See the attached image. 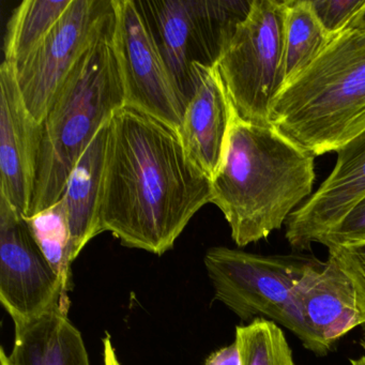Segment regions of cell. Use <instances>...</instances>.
<instances>
[{"label": "cell", "mask_w": 365, "mask_h": 365, "mask_svg": "<svg viewBox=\"0 0 365 365\" xmlns=\"http://www.w3.org/2000/svg\"><path fill=\"white\" fill-rule=\"evenodd\" d=\"M110 123L99 130L76 162L61 200L71 232L74 260L95 237L101 234L100 200Z\"/></svg>", "instance_id": "cell-15"}, {"label": "cell", "mask_w": 365, "mask_h": 365, "mask_svg": "<svg viewBox=\"0 0 365 365\" xmlns=\"http://www.w3.org/2000/svg\"><path fill=\"white\" fill-rule=\"evenodd\" d=\"M362 347L364 348V350H365V337H364V339H363V341H362Z\"/></svg>", "instance_id": "cell-28"}, {"label": "cell", "mask_w": 365, "mask_h": 365, "mask_svg": "<svg viewBox=\"0 0 365 365\" xmlns=\"http://www.w3.org/2000/svg\"><path fill=\"white\" fill-rule=\"evenodd\" d=\"M211 198L212 182L190 159L179 132L130 108L113 116L101 232H112L123 247L163 255Z\"/></svg>", "instance_id": "cell-1"}, {"label": "cell", "mask_w": 365, "mask_h": 365, "mask_svg": "<svg viewBox=\"0 0 365 365\" xmlns=\"http://www.w3.org/2000/svg\"><path fill=\"white\" fill-rule=\"evenodd\" d=\"M113 29L114 26L72 70L40 123L35 189L27 217L61 200L81 155L99 130L125 108Z\"/></svg>", "instance_id": "cell-4"}, {"label": "cell", "mask_w": 365, "mask_h": 365, "mask_svg": "<svg viewBox=\"0 0 365 365\" xmlns=\"http://www.w3.org/2000/svg\"><path fill=\"white\" fill-rule=\"evenodd\" d=\"M205 365H242L236 341L213 352L207 359Z\"/></svg>", "instance_id": "cell-24"}, {"label": "cell", "mask_w": 365, "mask_h": 365, "mask_svg": "<svg viewBox=\"0 0 365 365\" xmlns=\"http://www.w3.org/2000/svg\"><path fill=\"white\" fill-rule=\"evenodd\" d=\"M287 1L253 0L217 63L239 118L270 127L271 108L285 87Z\"/></svg>", "instance_id": "cell-6"}, {"label": "cell", "mask_w": 365, "mask_h": 365, "mask_svg": "<svg viewBox=\"0 0 365 365\" xmlns=\"http://www.w3.org/2000/svg\"><path fill=\"white\" fill-rule=\"evenodd\" d=\"M363 240H365V196L322 238L320 245L330 247Z\"/></svg>", "instance_id": "cell-23"}, {"label": "cell", "mask_w": 365, "mask_h": 365, "mask_svg": "<svg viewBox=\"0 0 365 365\" xmlns=\"http://www.w3.org/2000/svg\"><path fill=\"white\" fill-rule=\"evenodd\" d=\"M252 1L135 0L187 106L202 69L217 66Z\"/></svg>", "instance_id": "cell-5"}, {"label": "cell", "mask_w": 365, "mask_h": 365, "mask_svg": "<svg viewBox=\"0 0 365 365\" xmlns=\"http://www.w3.org/2000/svg\"><path fill=\"white\" fill-rule=\"evenodd\" d=\"M24 220L44 255L70 288L71 266L74 262L73 249L63 202L59 200L51 208L33 217H24Z\"/></svg>", "instance_id": "cell-19"}, {"label": "cell", "mask_w": 365, "mask_h": 365, "mask_svg": "<svg viewBox=\"0 0 365 365\" xmlns=\"http://www.w3.org/2000/svg\"><path fill=\"white\" fill-rule=\"evenodd\" d=\"M234 114L217 66L204 68L179 134L190 159L211 181L223 163Z\"/></svg>", "instance_id": "cell-14"}, {"label": "cell", "mask_w": 365, "mask_h": 365, "mask_svg": "<svg viewBox=\"0 0 365 365\" xmlns=\"http://www.w3.org/2000/svg\"><path fill=\"white\" fill-rule=\"evenodd\" d=\"M309 0L287 1L285 25V86L309 67L331 40Z\"/></svg>", "instance_id": "cell-18"}, {"label": "cell", "mask_w": 365, "mask_h": 365, "mask_svg": "<svg viewBox=\"0 0 365 365\" xmlns=\"http://www.w3.org/2000/svg\"><path fill=\"white\" fill-rule=\"evenodd\" d=\"M316 18L331 38L351 24L365 6V0H309Z\"/></svg>", "instance_id": "cell-22"}, {"label": "cell", "mask_w": 365, "mask_h": 365, "mask_svg": "<svg viewBox=\"0 0 365 365\" xmlns=\"http://www.w3.org/2000/svg\"><path fill=\"white\" fill-rule=\"evenodd\" d=\"M235 341L242 365H294L285 334L271 320L256 318L237 327Z\"/></svg>", "instance_id": "cell-20"}, {"label": "cell", "mask_w": 365, "mask_h": 365, "mask_svg": "<svg viewBox=\"0 0 365 365\" xmlns=\"http://www.w3.org/2000/svg\"><path fill=\"white\" fill-rule=\"evenodd\" d=\"M294 305L302 326L303 346L320 356L364 324L351 282L331 258L318 262L301 279Z\"/></svg>", "instance_id": "cell-12"}, {"label": "cell", "mask_w": 365, "mask_h": 365, "mask_svg": "<svg viewBox=\"0 0 365 365\" xmlns=\"http://www.w3.org/2000/svg\"><path fill=\"white\" fill-rule=\"evenodd\" d=\"M318 262L312 256H264L225 247H211L204 258L215 300L242 320L268 318L300 341L302 326L294 292Z\"/></svg>", "instance_id": "cell-7"}, {"label": "cell", "mask_w": 365, "mask_h": 365, "mask_svg": "<svg viewBox=\"0 0 365 365\" xmlns=\"http://www.w3.org/2000/svg\"><path fill=\"white\" fill-rule=\"evenodd\" d=\"M271 125L314 157L339 151L365 130V22L349 25L284 87Z\"/></svg>", "instance_id": "cell-3"}, {"label": "cell", "mask_w": 365, "mask_h": 365, "mask_svg": "<svg viewBox=\"0 0 365 365\" xmlns=\"http://www.w3.org/2000/svg\"><path fill=\"white\" fill-rule=\"evenodd\" d=\"M114 21V0H72L50 35L16 67L25 106L38 123L46 118L72 70Z\"/></svg>", "instance_id": "cell-8"}, {"label": "cell", "mask_w": 365, "mask_h": 365, "mask_svg": "<svg viewBox=\"0 0 365 365\" xmlns=\"http://www.w3.org/2000/svg\"><path fill=\"white\" fill-rule=\"evenodd\" d=\"M68 292L23 215L0 195V302L14 324L69 309Z\"/></svg>", "instance_id": "cell-10"}, {"label": "cell", "mask_w": 365, "mask_h": 365, "mask_svg": "<svg viewBox=\"0 0 365 365\" xmlns=\"http://www.w3.org/2000/svg\"><path fill=\"white\" fill-rule=\"evenodd\" d=\"M365 196V130L337 151L336 164L317 191L286 222V239L297 251L320 243Z\"/></svg>", "instance_id": "cell-13"}, {"label": "cell", "mask_w": 365, "mask_h": 365, "mask_svg": "<svg viewBox=\"0 0 365 365\" xmlns=\"http://www.w3.org/2000/svg\"><path fill=\"white\" fill-rule=\"evenodd\" d=\"M41 125L25 106L16 67H0V195L23 217L33 202Z\"/></svg>", "instance_id": "cell-11"}, {"label": "cell", "mask_w": 365, "mask_h": 365, "mask_svg": "<svg viewBox=\"0 0 365 365\" xmlns=\"http://www.w3.org/2000/svg\"><path fill=\"white\" fill-rule=\"evenodd\" d=\"M0 365H10L8 360V354L4 347L0 348Z\"/></svg>", "instance_id": "cell-26"}, {"label": "cell", "mask_w": 365, "mask_h": 365, "mask_svg": "<svg viewBox=\"0 0 365 365\" xmlns=\"http://www.w3.org/2000/svg\"><path fill=\"white\" fill-rule=\"evenodd\" d=\"M69 309L59 307L25 322H14L10 365H91L80 331Z\"/></svg>", "instance_id": "cell-16"}, {"label": "cell", "mask_w": 365, "mask_h": 365, "mask_svg": "<svg viewBox=\"0 0 365 365\" xmlns=\"http://www.w3.org/2000/svg\"><path fill=\"white\" fill-rule=\"evenodd\" d=\"M329 258L347 275L365 324V240L328 247Z\"/></svg>", "instance_id": "cell-21"}, {"label": "cell", "mask_w": 365, "mask_h": 365, "mask_svg": "<svg viewBox=\"0 0 365 365\" xmlns=\"http://www.w3.org/2000/svg\"><path fill=\"white\" fill-rule=\"evenodd\" d=\"M350 364L365 365V356H360V358L358 359H350Z\"/></svg>", "instance_id": "cell-27"}, {"label": "cell", "mask_w": 365, "mask_h": 365, "mask_svg": "<svg viewBox=\"0 0 365 365\" xmlns=\"http://www.w3.org/2000/svg\"><path fill=\"white\" fill-rule=\"evenodd\" d=\"M114 8L113 46L125 108L180 131L187 103L173 81L135 0H114Z\"/></svg>", "instance_id": "cell-9"}, {"label": "cell", "mask_w": 365, "mask_h": 365, "mask_svg": "<svg viewBox=\"0 0 365 365\" xmlns=\"http://www.w3.org/2000/svg\"><path fill=\"white\" fill-rule=\"evenodd\" d=\"M72 0H24L7 24L4 54L6 63L18 67L50 35Z\"/></svg>", "instance_id": "cell-17"}, {"label": "cell", "mask_w": 365, "mask_h": 365, "mask_svg": "<svg viewBox=\"0 0 365 365\" xmlns=\"http://www.w3.org/2000/svg\"><path fill=\"white\" fill-rule=\"evenodd\" d=\"M315 157L274 127L243 121L235 112L212 198L238 247L268 238L311 195Z\"/></svg>", "instance_id": "cell-2"}, {"label": "cell", "mask_w": 365, "mask_h": 365, "mask_svg": "<svg viewBox=\"0 0 365 365\" xmlns=\"http://www.w3.org/2000/svg\"><path fill=\"white\" fill-rule=\"evenodd\" d=\"M103 365H121L110 335L103 339Z\"/></svg>", "instance_id": "cell-25"}]
</instances>
